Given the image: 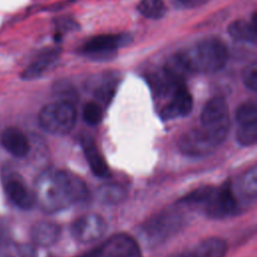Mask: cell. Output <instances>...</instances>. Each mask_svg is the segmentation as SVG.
Returning <instances> with one entry per match:
<instances>
[{
  "label": "cell",
  "mask_w": 257,
  "mask_h": 257,
  "mask_svg": "<svg viewBox=\"0 0 257 257\" xmlns=\"http://www.w3.org/2000/svg\"><path fill=\"white\" fill-rule=\"evenodd\" d=\"M33 193L35 204L47 213L64 210L88 196L87 187L80 177L58 169L42 172L36 179Z\"/></svg>",
  "instance_id": "1"
},
{
  "label": "cell",
  "mask_w": 257,
  "mask_h": 257,
  "mask_svg": "<svg viewBox=\"0 0 257 257\" xmlns=\"http://www.w3.org/2000/svg\"><path fill=\"white\" fill-rule=\"evenodd\" d=\"M190 72H215L222 69L229 58L226 44L217 37L202 39L181 51Z\"/></svg>",
  "instance_id": "2"
},
{
  "label": "cell",
  "mask_w": 257,
  "mask_h": 257,
  "mask_svg": "<svg viewBox=\"0 0 257 257\" xmlns=\"http://www.w3.org/2000/svg\"><path fill=\"white\" fill-rule=\"evenodd\" d=\"M229 132V121L219 124H201L199 127L185 132L179 139L181 152L191 157L210 154L221 145Z\"/></svg>",
  "instance_id": "3"
},
{
  "label": "cell",
  "mask_w": 257,
  "mask_h": 257,
  "mask_svg": "<svg viewBox=\"0 0 257 257\" xmlns=\"http://www.w3.org/2000/svg\"><path fill=\"white\" fill-rule=\"evenodd\" d=\"M186 216L180 208H169L146 221L140 229L143 242L153 247L162 244L181 230Z\"/></svg>",
  "instance_id": "4"
},
{
  "label": "cell",
  "mask_w": 257,
  "mask_h": 257,
  "mask_svg": "<svg viewBox=\"0 0 257 257\" xmlns=\"http://www.w3.org/2000/svg\"><path fill=\"white\" fill-rule=\"evenodd\" d=\"M76 110L71 102L58 100L44 105L39 111L40 126L53 135H66L74 126Z\"/></svg>",
  "instance_id": "5"
},
{
  "label": "cell",
  "mask_w": 257,
  "mask_h": 257,
  "mask_svg": "<svg viewBox=\"0 0 257 257\" xmlns=\"http://www.w3.org/2000/svg\"><path fill=\"white\" fill-rule=\"evenodd\" d=\"M242 206L235 192L233 182L226 181L219 187H212L202 207L209 217L223 219L239 212Z\"/></svg>",
  "instance_id": "6"
},
{
  "label": "cell",
  "mask_w": 257,
  "mask_h": 257,
  "mask_svg": "<svg viewBox=\"0 0 257 257\" xmlns=\"http://www.w3.org/2000/svg\"><path fill=\"white\" fill-rule=\"evenodd\" d=\"M133 40L127 33L103 34L90 38L81 47L80 53L92 60L104 61L114 57L119 47L127 45Z\"/></svg>",
  "instance_id": "7"
},
{
  "label": "cell",
  "mask_w": 257,
  "mask_h": 257,
  "mask_svg": "<svg viewBox=\"0 0 257 257\" xmlns=\"http://www.w3.org/2000/svg\"><path fill=\"white\" fill-rule=\"evenodd\" d=\"M78 257H142V252L133 237L118 233Z\"/></svg>",
  "instance_id": "8"
},
{
  "label": "cell",
  "mask_w": 257,
  "mask_h": 257,
  "mask_svg": "<svg viewBox=\"0 0 257 257\" xmlns=\"http://www.w3.org/2000/svg\"><path fill=\"white\" fill-rule=\"evenodd\" d=\"M3 188L8 199L18 208L28 210L35 205L33 191L29 189L24 179L16 172H6L4 174Z\"/></svg>",
  "instance_id": "9"
},
{
  "label": "cell",
  "mask_w": 257,
  "mask_h": 257,
  "mask_svg": "<svg viewBox=\"0 0 257 257\" xmlns=\"http://www.w3.org/2000/svg\"><path fill=\"white\" fill-rule=\"evenodd\" d=\"M107 224L98 214H86L76 219L71 225L72 236L81 243L99 239L106 231Z\"/></svg>",
  "instance_id": "10"
},
{
  "label": "cell",
  "mask_w": 257,
  "mask_h": 257,
  "mask_svg": "<svg viewBox=\"0 0 257 257\" xmlns=\"http://www.w3.org/2000/svg\"><path fill=\"white\" fill-rule=\"evenodd\" d=\"M193 108V97L185 84H181L171 95L170 101L161 109V117L170 120L188 115Z\"/></svg>",
  "instance_id": "11"
},
{
  "label": "cell",
  "mask_w": 257,
  "mask_h": 257,
  "mask_svg": "<svg viewBox=\"0 0 257 257\" xmlns=\"http://www.w3.org/2000/svg\"><path fill=\"white\" fill-rule=\"evenodd\" d=\"M118 78L114 73H99L87 79L86 88L98 100L107 103L114 94Z\"/></svg>",
  "instance_id": "12"
},
{
  "label": "cell",
  "mask_w": 257,
  "mask_h": 257,
  "mask_svg": "<svg viewBox=\"0 0 257 257\" xmlns=\"http://www.w3.org/2000/svg\"><path fill=\"white\" fill-rule=\"evenodd\" d=\"M0 143L9 154L16 158H23L30 151V144L27 137L17 127L10 126L3 130L0 136Z\"/></svg>",
  "instance_id": "13"
},
{
  "label": "cell",
  "mask_w": 257,
  "mask_h": 257,
  "mask_svg": "<svg viewBox=\"0 0 257 257\" xmlns=\"http://www.w3.org/2000/svg\"><path fill=\"white\" fill-rule=\"evenodd\" d=\"M58 51L48 49L41 52L21 73V78L32 80L42 76L46 71L52 68L58 60Z\"/></svg>",
  "instance_id": "14"
},
{
  "label": "cell",
  "mask_w": 257,
  "mask_h": 257,
  "mask_svg": "<svg viewBox=\"0 0 257 257\" xmlns=\"http://www.w3.org/2000/svg\"><path fill=\"white\" fill-rule=\"evenodd\" d=\"M80 144L82 146L86 161L93 174L100 178L108 177V167L102 158V155L98 151L93 139L89 136H82L80 139Z\"/></svg>",
  "instance_id": "15"
},
{
  "label": "cell",
  "mask_w": 257,
  "mask_h": 257,
  "mask_svg": "<svg viewBox=\"0 0 257 257\" xmlns=\"http://www.w3.org/2000/svg\"><path fill=\"white\" fill-rule=\"evenodd\" d=\"M201 124H219L229 121L228 105L224 98L215 96L207 101L201 112Z\"/></svg>",
  "instance_id": "16"
},
{
  "label": "cell",
  "mask_w": 257,
  "mask_h": 257,
  "mask_svg": "<svg viewBox=\"0 0 257 257\" xmlns=\"http://www.w3.org/2000/svg\"><path fill=\"white\" fill-rule=\"evenodd\" d=\"M235 192L239 197L242 205L250 203L255 200L257 196V167L252 166L246 173H244L238 183L234 185Z\"/></svg>",
  "instance_id": "17"
},
{
  "label": "cell",
  "mask_w": 257,
  "mask_h": 257,
  "mask_svg": "<svg viewBox=\"0 0 257 257\" xmlns=\"http://www.w3.org/2000/svg\"><path fill=\"white\" fill-rule=\"evenodd\" d=\"M188 252L190 257H225L227 244L221 238L210 237L200 241Z\"/></svg>",
  "instance_id": "18"
},
{
  "label": "cell",
  "mask_w": 257,
  "mask_h": 257,
  "mask_svg": "<svg viewBox=\"0 0 257 257\" xmlns=\"http://www.w3.org/2000/svg\"><path fill=\"white\" fill-rule=\"evenodd\" d=\"M60 236V227L51 222H38L31 230V237L35 244L48 247L53 245Z\"/></svg>",
  "instance_id": "19"
},
{
  "label": "cell",
  "mask_w": 257,
  "mask_h": 257,
  "mask_svg": "<svg viewBox=\"0 0 257 257\" xmlns=\"http://www.w3.org/2000/svg\"><path fill=\"white\" fill-rule=\"evenodd\" d=\"M229 35L240 42H246L249 44H256V21L255 15L252 17V22L246 20H235L228 26Z\"/></svg>",
  "instance_id": "20"
},
{
  "label": "cell",
  "mask_w": 257,
  "mask_h": 257,
  "mask_svg": "<svg viewBox=\"0 0 257 257\" xmlns=\"http://www.w3.org/2000/svg\"><path fill=\"white\" fill-rule=\"evenodd\" d=\"M97 197L104 204H118L126 197V191L118 184H105L99 187Z\"/></svg>",
  "instance_id": "21"
},
{
  "label": "cell",
  "mask_w": 257,
  "mask_h": 257,
  "mask_svg": "<svg viewBox=\"0 0 257 257\" xmlns=\"http://www.w3.org/2000/svg\"><path fill=\"white\" fill-rule=\"evenodd\" d=\"M138 10L147 18L160 19L165 15L167 8L164 0H141Z\"/></svg>",
  "instance_id": "22"
},
{
  "label": "cell",
  "mask_w": 257,
  "mask_h": 257,
  "mask_svg": "<svg viewBox=\"0 0 257 257\" xmlns=\"http://www.w3.org/2000/svg\"><path fill=\"white\" fill-rule=\"evenodd\" d=\"M238 125L257 123V105L255 101L248 100L241 103L236 110Z\"/></svg>",
  "instance_id": "23"
},
{
  "label": "cell",
  "mask_w": 257,
  "mask_h": 257,
  "mask_svg": "<svg viewBox=\"0 0 257 257\" xmlns=\"http://www.w3.org/2000/svg\"><path fill=\"white\" fill-rule=\"evenodd\" d=\"M239 144L243 146H253L257 142V123L239 125L236 134Z\"/></svg>",
  "instance_id": "24"
},
{
  "label": "cell",
  "mask_w": 257,
  "mask_h": 257,
  "mask_svg": "<svg viewBox=\"0 0 257 257\" xmlns=\"http://www.w3.org/2000/svg\"><path fill=\"white\" fill-rule=\"evenodd\" d=\"M83 119L91 125H95L100 122L102 118V109L96 102H88L83 106L82 110Z\"/></svg>",
  "instance_id": "25"
},
{
  "label": "cell",
  "mask_w": 257,
  "mask_h": 257,
  "mask_svg": "<svg viewBox=\"0 0 257 257\" xmlns=\"http://www.w3.org/2000/svg\"><path fill=\"white\" fill-rule=\"evenodd\" d=\"M53 91L55 94L61 97L60 100H65L71 102L72 99L76 97V91L71 83L66 80H59L54 83ZM72 103V102H71Z\"/></svg>",
  "instance_id": "26"
},
{
  "label": "cell",
  "mask_w": 257,
  "mask_h": 257,
  "mask_svg": "<svg viewBox=\"0 0 257 257\" xmlns=\"http://www.w3.org/2000/svg\"><path fill=\"white\" fill-rule=\"evenodd\" d=\"M242 80L250 90H257V62L253 61L248 64L242 72Z\"/></svg>",
  "instance_id": "27"
},
{
  "label": "cell",
  "mask_w": 257,
  "mask_h": 257,
  "mask_svg": "<svg viewBox=\"0 0 257 257\" xmlns=\"http://www.w3.org/2000/svg\"><path fill=\"white\" fill-rule=\"evenodd\" d=\"M209 1L210 0H173V4L177 8L192 9V8L200 7Z\"/></svg>",
  "instance_id": "28"
},
{
  "label": "cell",
  "mask_w": 257,
  "mask_h": 257,
  "mask_svg": "<svg viewBox=\"0 0 257 257\" xmlns=\"http://www.w3.org/2000/svg\"><path fill=\"white\" fill-rule=\"evenodd\" d=\"M170 257H190V256H189V253H188V250H187V251H184V252H180V253L173 254V255L170 256Z\"/></svg>",
  "instance_id": "29"
},
{
  "label": "cell",
  "mask_w": 257,
  "mask_h": 257,
  "mask_svg": "<svg viewBox=\"0 0 257 257\" xmlns=\"http://www.w3.org/2000/svg\"><path fill=\"white\" fill-rule=\"evenodd\" d=\"M5 240V233H4V230L3 228L0 226V244Z\"/></svg>",
  "instance_id": "30"
},
{
  "label": "cell",
  "mask_w": 257,
  "mask_h": 257,
  "mask_svg": "<svg viewBox=\"0 0 257 257\" xmlns=\"http://www.w3.org/2000/svg\"><path fill=\"white\" fill-rule=\"evenodd\" d=\"M0 257H12L11 255H9V254H6V253H2V252H0Z\"/></svg>",
  "instance_id": "31"
}]
</instances>
